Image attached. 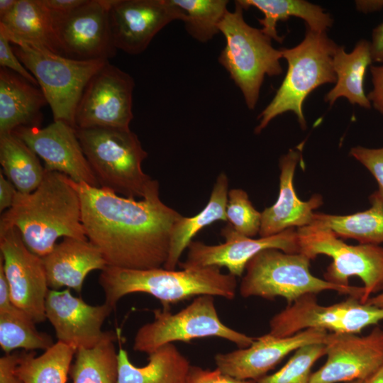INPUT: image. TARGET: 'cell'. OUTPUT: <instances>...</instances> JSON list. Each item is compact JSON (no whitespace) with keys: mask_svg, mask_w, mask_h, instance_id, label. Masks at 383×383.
Listing matches in <instances>:
<instances>
[{"mask_svg":"<svg viewBox=\"0 0 383 383\" xmlns=\"http://www.w3.org/2000/svg\"><path fill=\"white\" fill-rule=\"evenodd\" d=\"M372 90L367 94V98L374 108L383 115V65L370 66Z\"/></svg>","mask_w":383,"mask_h":383,"instance_id":"41","label":"cell"},{"mask_svg":"<svg viewBox=\"0 0 383 383\" xmlns=\"http://www.w3.org/2000/svg\"><path fill=\"white\" fill-rule=\"evenodd\" d=\"M372 206L350 215L314 213L311 224L328 228L338 238L355 239L360 244L383 243V202L371 194Z\"/></svg>","mask_w":383,"mask_h":383,"instance_id":"29","label":"cell"},{"mask_svg":"<svg viewBox=\"0 0 383 383\" xmlns=\"http://www.w3.org/2000/svg\"><path fill=\"white\" fill-rule=\"evenodd\" d=\"M323 345L326 360L311 373L309 383L367 380L383 365V328L379 326L363 336L328 333Z\"/></svg>","mask_w":383,"mask_h":383,"instance_id":"14","label":"cell"},{"mask_svg":"<svg viewBox=\"0 0 383 383\" xmlns=\"http://www.w3.org/2000/svg\"><path fill=\"white\" fill-rule=\"evenodd\" d=\"M11 227L19 230L26 247L40 257L52 250L59 238L87 239L79 194L67 175L55 171L45 170L33 192H17L0 219V232Z\"/></svg>","mask_w":383,"mask_h":383,"instance_id":"2","label":"cell"},{"mask_svg":"<svg viewBox=\"0 0 383 383\" xmlns=\"http://www.w3.org/2000/svg\"><path fill=\"white\" fill-rule=\"evenodd\" d=\"M113 309L105 302L92 306L74 296L70 289H50L45 299V315L55 329L57 341L79 348H91L109 338H117L102 325Z\"/></svg>","mask_w":383,"mask_h":383,"instance_id":"18","label":"cell"},{"mask_svg":"<svg viewBox=\"0 0 383 383\" xmlns=\"http://www.w3.org/2000/svg\"><path fill=\"white\" fill-rule=\"evenodd\" d=\"M99 284L104 293V302L113 309L120 299L136 292L153 296L165 309L170 304L195 296L211 295L232 300L238 286L236 277L224 274L215 266L169 270L164 267L135 270L107 265L99 274Z\"/></svg>","mask_w":383,"mask_h":383,"instance_id":"3","label":"cell"},{"mask_svg":"<svg viewBox=\"0 0 383 383\" xmlns=\"http://www.w3.org/2000/svg\"><path fill=\"white\" fill-rule=\"evenodd\" d=\"M221 233L225 241L218 245L192 240L187 248L186 261L179 262V265L182 268L223 267L232 275L241 277L248 262L262 250L274 248L287 253L300 252L299 235L294 228L255 239L239 233L228 223L221 229Z\"/></svg>","mask_w":383,"mask_h":383,"instance_id":"16","label":"cell"},{"mask_svg":"<svg viewBox=\"0 0 383 383\" xmlns=\"http://www.w3.org/2000/svg\"><path fill=\"white\" fill-rule=\"evenodd\" d=\"M366 383H383V365L368 379Z\"/></svg>","mask_w":383,"mask_h":383,"instance_id":"48","label":"cell"},{"mask_svg":"<svg viewBox=\"0 0 383 383\" xmlns=\"http://www.w3.org/2000/svg\"><path fill=\"white\" fill-rule=\"evenodd\" d=\"M184 18L172 0H111L109 9L113 45L129 55L140 54L163 28Z\"/></svg>","mask_w":383,"mask_h":383,"instance_id":"17","label":"cell"},{"mask_svg":"<svg viewBox=\"0 0 383 383\" xmlns=\"http://www.w3.org/2000/svg\"><path fill=\"white\" fill-rule=\"evenodd\" d=\"M18 0H1L0 1V18L11 12L15 7Z\"/></svg>","mask_w":383,"mask_h":383,"instance_id":"46","label":"cell"},{"mask_svg":"<svg viewBox=\"0 0 383 383\" xmlns=\"http://www.w3.org/2000/svg\"><path fill=\"white\" fill-rule=\"evenodd\" d=\"M367 380L358 379L350 382V383H366Z\"/></svg>","mask_w":383,"mask_h":383,"instance_id":"49","label":"cell"},{"mask_svg":"<svg viewBox=\"0 0 383 383\" xmlns=\"http://www.w3.org/2000/svg\"><path fill=\"white\" fill-rule=\"evenodd\" d=\"M327 334L328 331L319 328H308L284 338L268 333L255 338L247 348L217 354L214 357L216 368L236 379L257 382L292 352L308 345L323 343Z\"/></svg>","mask_w":383,"mask_h":383,"instance_id":"19","label":"cell"},{"mask_svg":"<svg viewBox=\"0 0 383 383\" xmlns=\"http://www.w3.org/2000/svg\"><path fill=\"white\" fill-rule=\"evenodd\" d=\"M18 191L14 185L0 172V211L10 209Z\"/></svg>","mask_w":383,"mask_h":383,"instance_id":"42","label":"cell"},{"mask_svg":"<svg viewBox=\"0 0 383 383\" xmlns=\"http://www.w3.org/2000/svg\"><path fill=\"white\" fill-rule=\"evenodd\" d=\"M1 172L22 194H28L40 185L45 168L36 153L13 133L0 135Z\"/></svg>","mask_w":383,"mask_h":383,"instance_id":"30","label":"cell"},{"mask_svg":"<svg viewBox=\"0 0 383 383\" xmlns=\"http://www.w3.org/2000/svg\"><path fill=\"white\" fill-rule=\"evenodd\" d=\"M0 65L19 74L35 86L38 83L34 76L22 64L10 45L6 35L0 30Z\"/></svg>","mask_w":383,"mask_h":383,"instance_id":"38","label":"cell"},{"mask_svg":"<svg viewBox=\"0 0 383 383\" xmlns=\"http://www.w3.org/2000/svg\"><path fill=\"white\" fill-rule=\"evenodd\" d=\"M302 144L290 149L279 160V192L276 202L261 212L260 237H268L290 228L311 223L313 210L323 204V196L313 194L308 201L300 200L294 187L296 167L301 159Z\"/></svg>","mask_w":383,"mask_h":383,"instance_id":"21","label":"cell"},{"mask_svg":"<svg viewBox=\"0 0 383 383\" xmlns=\"http://www.w3.org/2000/svg\"><path fill=\"white\" fill-rule=\"evenodd\" d=\"M226 216L229 223L239 233L250 238L259 234L261 212L255 209L243 189L228 191Z\"/></svg>","mask_w":383,"mask_h":383,"instance_id":"36","label":"cell"},{"mask_svg":"<svg viewBox=\"0 0 383 383\" xmlns=\"http://www.w3.org/2000/svg\"><path fill=\"white\" fill-rule=\"evenodd\" d=\"M356 8L358 11L369 13L375 11L380 10L383 8V0L382 1H355Z\"/></svg>","mask_w":383,"mask_h":383,"instance_id":"45","label":"cell"},{"mask_svg":"<svg viewBox=\"0 0 383 383\" xmlns=\"http://www.w3.org/2000/svg\"><path fill=\"white\" fill-rule=\"evenodd\" d=\"M350 154L374 177L379 189L372 194L383 202V148L371 149L355 146L351 148Z\"/></svg>","mask_w":383,"mask_h":383,"instance_id":"37","label":"cell"},{"mask_svg":"<svg viewBox=\"0 0 383 383\" xmlns=\"http://www.w3.org/2000/svg\"><path fill=\"white\" fill-rule=\"evenodd\" d=\"M300 252L313 260L318 255L333 259L324 273L326 281L348 286L349 278L359 277L363 282L365 304L372 294L383 292V247L379 245H348L329 228L310 224L298 228Z\"/></svg>","mask_w":383,"mask_h":383,"instance_id":"9","label":"cell"},{"mask_svg":"<svg viewBox=\"0 0 383 383\" xmlns=\"http://www.w3.org/2000/svg\"><path fill=\"white\" fill-rule=\"evenodd\" d=\"M0 250L12 302L35 323L43 322L50 289L42 258L26 247L16 227L0 232Z\"/></svg>","mask_w":383,"mask_h":383,"instance_id":"13","label":"cell"},{"mask_svg":"<svg viewBox=\"0 0 383 383\" xmlns=\"http://www.w3.org/2000/svg\"><path fill=\"white\" fill-rule=\"evenodd\" d=\"M99 187L126 197H143L153 180L142 170L148 157L130 128H75Z\"/></svg>","mask_w":383,"mask_h":383,"instance_id":"5","label":"cell"},{"mask_svg":"<svg viewBox=\"0 0 383 383\" xmlns=\"http://www.w3.org/2000/svg\"><path fill=\"white\" fill-rule=\"evenodd\" d=\"M0 30L14 45L26 43L64 55L52 14L40 0H18L13 10L0 18Z\"/></svg>","mask_w":383,"mask_h":383,"instance_id":"24","label":"cell"},{"mask_svg":"<svg viewBox=\"0 0 383 383\" xmlns=\"http://www.w3.org/2000/svg\"><path fill=\"white\" fill-rule=\"evenodd\" d=\"M48 104L42 90L5 67L0 68V135L17 128L40 127Z\"/></svg>","mask_w":383,"mask_h":383,"instance_id":"23","label":"cell"},{"mask_svg":"<svg viewBox=\"0 0 383 383\" xmlns=\"http://www.w3.org/2000/svg\"><path fill=\"white\" fill-rule=\"evenodd\" d=\"M76 351L57 341L39 356L34 351L22 352L17 372L23 383H66Z\"/></svg>","mask_w":383,"mask_h":383,"instance_id":"31","label":"cell"},{"mask_svg":"<svg viewBox=\"0 0 383 383\" xmlns=\"http://www.w3.org/2000/svg\"><path fill=\"white\" fill-rule=\"evenodd\" d=\"M365 303L383 308V292L370 297Z\"/></svg>","mask_w":383,"mask_h":383,"instance_id":"47","label":"cell"},{"mask_svg":"<svg viewBox=\"0 0 383 383\" xmlns=\"http://www.w3.org/2000/svg\"><path fill=\"white\" fill-rule=\"evenodd\" d=\"M148 355L145 366L136 367L120 347L116 383H186L191 365L173 343L164 345Z\"/></svg>","mask_w":383,"mask_h":383,"instance_id":"25","label":"cell"},{"mask_svg":"<svg viewBox=\"0 0 383 383\" xmlns=\"http://www.w3.org/2000/svg\"><path fill=\"white\" fill-rule=\"evenodd\" d=\"M20 353H6L0 358V383H23L17 372Z\"/></svg>","mask_w":383,"mask_h":383,"instance_id":"40","label":"cell"},{"mask_svg":"<svg viewBox=\"0 0 383 383\" xmlns=\"http://www.w3.org/2000/svg\"><path fill=\"white\" fill-rule=\"evenodd\" d=\"M49 288L66 287L80 293L84 279L93 270H103L107 263L101 251L91 242L64 238L52 250L41 257Z\"/></svg>","mask_w":383,"mask_h":383,"instance_id":"22","label":"cell"},{"mask_svg":"<svg viewBox=\"0 0 383 383\" xmlns=\"http://www.w3.org/2000/svg\"><path fill=\"white\" fill-rule=\"evenodd\" d=\"M372 61L370 42L366 40L358 41L349 53L343 46H338L333 59L337 81L326 95L325 101L332 106L339 97H345L353 105L370 109L372 104L365 94L364 82Z\"/></svg>","mask_w":383,"mask_h":383,"instance_id":"26","label":"cell"},{"mask_svg":"<svg viewBox=\"0 0 383 383\" xmlns=\"http://www.w3.org/2000/svg\"><path fill=\"white\" fill-rule=\"evenodd\" d=\"M243 9L254 7L264 15L258 19L262 31L279 43L284 37L277 33V24L291 16L302 18L306 27L316 32H326L331 27L333 19L320 6L304 0H238Z\"/></svg>","mask_w":383,"mask_h":383,"instance_id":"28","label":"cell"},{"mask_svg":"<svg viewBox=\"0 0 383 383\" xmlns=\"http://www.w3.org/2000/svg\"><path fill=\"white\" fill-rule=\"evenodd\" d=\"M311 260L301 252L287 253L274 248L262 250L248 262L240 294L269 300L280 296L290 304L305 294L331 290L361 299L362 287L338 285L315 277L309 270Z\"/></svg>","mask_w":383,"mask_h":383,"instance_id":"7","label":"cell"},{"mask_svg":"<svg viewBox=\"0 0 383 383\" xmlns=\"http://www.w3.org/2000/svg\"><path fill=\"white\" fill-rule=\"evenodd\" d=\"M325 354L323 343L301 347L280 370L264 376L256 383H309L313 365Z\"/></svg>","mask_w":383,"mask_h":383,"instance_id":"35","label":"cell"},{"mask_svg":"<svg viewBox=\"0 0 383 383\" xmlns=\"http://www.w3.org/2000/svg\"><path fill=\"white\" fill-rule=\"evenodd\" d=\"M109 338L91 348H79L70 368L73 383H116L118 353Z\"/></svg>","mask_w":383,"mask_h":383,"instance_id":"33","label":"cell"},{"mask_svg":"<svg viewBox=\"0 0 383 383\" xmlns=\"http://www.w3.org/2000/svg\"><path fill=\"white\" fill-rule=\"evenodd\" d=\"M13 133L43 160L45 170L58 172L76 182L100 187L74 128L54 121L45 128L22 126Z\"/></svg>","mask_w":383,"mask_h":383,"instance_id":"20","label":"cell"},{"mask_svg":"<svg viewBox=\"0 0 383 383\" xmlns=\"http://www.w3.org/2000/svg\"><path fill=\"white\" fill-rule=\"evenodd\" d=\"M70 182L79 196L86 236L107 265L135 270L164 266L172 228L182 215L160 199L157 180L138 201L85 182Z\"/></svg>","mask_w":383,"mask_h":383,"instance_id":"1","label":"cell"},{"mask_svg":"<svg viewBox=\"0 0 383 383\" xmlns=\"http://www.w3.org/2000/svg\"><path fill=\"white\" fill-rule=\"evenodd\" d=\"M13 49L36 79L51 108L54 121L75 128V112L84 89L109 60L70 58L26 43L14 45Z\"/></svg>","mask_w":383,"mask_h":383,"instance_id":"8","label":"cell"},{"mask_svg":"<svg viewBox=\"0 0 383 383\" xmlns=\"http://www.w3.org/2000/svg\"><path fill=\"white\" fill-rule=\"evenodd\" d=\"M153 313V321L142 326L135 335V351L149 354L168 343H189L206 337L226 339L238 348H245L255 340L221 321L211 295L196 296L186 308L174 314L165 308L154 310Z\"/></svg>","mask_w":383,"mask_h":383,"instance_id":"10","label":"cell"},{"mask_svg":"<svg viewBox=\"0 0 383 383\" xmlns=\"http://www.w3.org/2000/svg\"><path fill=\"white\" fill-rule=\"evenodd\" d=\"M370 45L372 60L383 63V23L373 30Z\"/></svg>","mask_w":383,"mask_h":383,"instance_id":"44","label":"cell"},{"mask_svg":"<svg viewBox=\"0 0 383 383\" xmlns=\"http://www.w3.org/2000/svg\"><path fill=\"white\" fill-rule=\"evenodd\" d=\"M33 320L12 301L0 304V346L6 353L17 348L46 350L54 343L50 335L38 331Z\"/></svg>","mask_w":383,"mask_h":383,"instance_id":"32","label":"cell"},{"mask_svg":"<svg viewBox=\"0 0 383 383\" xmlns=\"http://www.w3.org/2000/svg\"><path fill=\"white\" fill-rule=\"evenodd\" d=\"M184 13L187 33L200 43L211 40L228 12V0H172Z\"/></svg>","mask_w":383,"mask_h":383,"instance_id":"34","label":"cell"},{"mask_svg":"<svg viewBox=\"0 0 383 383\" xmlns=\"http://www.w3.org/2000/svg\"><path fill=\"white\" fill-rule=\"evenodd\" d=\"M383 320V308L349 296L345 301L323 306L316 294H305L276 313L270 321L271 335L284 338L308 328L331 333L357 334Z\"/></svg>","mask_w":383,"mask_h":383,"instance_id":"11","label":"cell"},{"mask_svg":"<svg viewBox=\"0 0 383 383\" xmlns=\"http://www.w3.org/2000/svg\"><path fill=\"white\" fill-rule=\"evenodd\" d=\"M228 191V177L226 173L221 172L216 178L204 208L195 216H182L176 222L170 235L168 255L163 266L165 269L175 270L183 252L202 228L217 221H228L226 207Z\"/></svg>","mask_w":383,"mask_h":383,"instance_id":"27","label":"cell"},{"mask_svg":"<svg viewBox=\"0 0 383 383\" xmlns=\"http://www.w3.org/2000/svg\"><path fill=\"white\" fill-rule=\"evenodd\" d=\"M111 0H86L66 13H52L54 29L65 56L77 60L113 57L114 47L109 28Z\"/></svg>","mask_w":383,"mask_h":383,"instance_id":"15","label":"cell"},{"mask_svg":"<svg viewBox=\"0 0 383 383\" xmlns=\"http://www.w3.org/2000/svg\"><path fill=\"white\" fill-rule=\"evenodd\" d=\"M186 383H256V381L238 379L218 368L210 370L191 365Z\"/></svg>","mask_w":383,"mask_h":383,"instance_id":"39","label":"cell"},{"mask_svg":"<svg viewBox=\"0 0 383 383\" xmlns=\"http://www.w3.org/2000/svg\"><path fill=\"white\" fill-rule=\"evenodd\" d=\"M234 3V10L228 11L219 25L226 45L218 60L240 89L248 108L253 110L265 77L282 74V55L280 49L272 46V39L261 29L245 22L244 9L238 1Z\"/></svg>","mask_w":383,"mask_h":383,"instance_id":"6","label":"cell"},{"mask_svg":"<svg viewBox=\"0 0 383 383\" xmlns=\"http://www.w3.org/2000/svg\"><path fill=\"white\" fill-rule=\"evenodd\" d=\"M51 13H66L85 3L86 0H40Z\"/></svg>","mask_w":383,"mask_h":383,"instance_id":"43","label":"cell"},{"mask_svg":"<svg viewBox=\"0 0 383 383\" xmlns=\"http://www.w3.org/2000/svg\"><path fill=\"white\" fill-rule=\"evenodd\" d=\"M338 46L326 32L313 31L306 27L305 37L299 44L280 49L282 58L287 62V71L272 100L258 116L256 134L275 117L287 111L295 113L301 128H306L303 102L319 86L336 82L333 59Z\"/></svg>","mask_w":383,"mask_h":383,"instance_id":"4","label":"cell"},{"mask_svg":"<svg viewBox=\"0 0 383 383\" xmlns=\"http://www.w3.org/2000/svg\"><path fill=\"white\" fill-rule=\"evenodd\" d=\"M133 78L109 62L89 81L77 105L75 128L128 129L133 118Z\"/></svg>","mask_w":383,"mask_h":383,"instance_id":"12","label":"cell"}]
</instances>
